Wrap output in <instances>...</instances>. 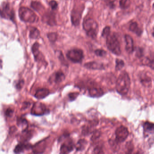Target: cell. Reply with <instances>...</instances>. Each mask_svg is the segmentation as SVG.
<instances>
[{"label":"cell","mask_w":154,"mask_h":154,"mask_svg":"<svg viewBox=\"0 0 154 154\" xmlns=\"http://www.w3.org/2000/svg\"><path fill=\"white\" fill-rule=\"evenodd\" d=\"M140 82L144 86L146 87H149L151 86V79L147 75L142 74L140 75Z\"/></svg>","instance_id":"cell-22"},{"label":"cell","mask_w":154,"mask_h":154,"mask_svg":"<svg viewBox=\"0 0 154 154\" xmlns=\"http://www.w3.org/2000/svg\"><path fill=\"white\" fill-rule=\"evenodd\" d=\"M131 81L128 74L126 72H122L118 77L116 82V89L121 95L128 94L130 87Z\"/></svg>","instance_id":"cell-1"},{"label":"cell","mask_w":154,"mask_h":154,"mask_svg":"<svg viewBox=\"0 0 154 154\" xmlns=\"http://www.w3.org/2000/svg\"><path fill=\"white\" fill-rule=\"evenodd\" d=\"M136 55L139 57H142L143 56V50L142 48H138L137 51Z\"/></svg>","instance_id":"cell-38"},{"label":"cell","mask_w":154,"mask_h":154,"mask_svg":"<svg viewBox=\"0 0 154 154\" xmlns=\"http://www.w3.org/2000/svg\"><path fill=\"white\" fill-rule=\"evenodd\" d=\"M84 66L87 69L91 70H103L104 69V66L102 63L96 62H91L86 63Z\"/></svg>","instance_id":"cell-15"},{"label":"cell","mask_w":154,"mask_h":154,"mask_svg":"<svg viewBox=\"0 0 154 154\" xmlns=\"http://www.w3.org/2000/svg\"><path fill=\"white\" fill-rule=\"evenodd\" d=\"M79 95V93H72L69 94V98L70 100L71 101L74 100H75L76 99V98L78 97Z\"/></svg>","instance_id":"cell-36"},{"label":"cell","mask_w":154,"mask_h":154,"mask_svg":"<svg viewBox=\"0 0 154 154\" xmlns=\"http://www.w3.org/2000/svg\"><path fill=\"white\" fill-rule=\"evenodd\" d=\"M141 63L144 65L149 66L154 70V60L149 59L148 57H145L142 59Z\"/></svg>","instance_id":"cell-25"},{"label":"cell","mask_w":154,"mask_h":154,"mask_svg":"<svg viewBox=\"0 0 154 154\" xmlns=\"http://www.w3.org/2000/svg\"><path fill=\"white\" fill-rule=\"evenodd\" d=\"M50 94L49 90L46 88H41L37 90L35 94V97L38 100L44 99L48 96Z\"/></svg>","instance_id":"cell-16"},{"label":"cell","mask_w":154,"mask_h":154,"mask_svg":"<svg viewBox=\"0 0 154 154\" xmlns=\"http://www.w3.org/2000/svg\"><path fill=\"white\" fill-rule=\"evenodd\" d=\"M83 28L86 32V35L92 39L97 37L99 32V26L98 23L93 19H85L83 22Z\"/></svg>","instance_id":"cell-2"},{"label":"cell","mask_w":154,"mask_h":154,"mask_svg":"<svg viewBox=\"0 0 154 154\" xmlns=\"http://www.w3.org/2000/svg\"><path fill=\"white\" fill-rule=\"evenodd\" d=\"M49 112V110L47 109L45 104L42 103H35L31 109V113L36 116H42Z\"/></svg>","instance_id":"cell-8"},{"label":"cell","mask_w":154,"mask_h":154,"mask_svg":"<svg viewBox=\"0 0 154 154\" xmlns=\"http://www.w3.org/2000/svg\"><path fill=\"white\" fill-rule=\"evenodd\" d=\"M86 140L85 139H81L78 141L76 145V149L77 151H82L85 148L86 146Z\"/></svg>","instance_id":"cell-26"},{"label":"cell","mask_w":154,"mask_h":154,"mask_svg":"<svg viewBox=\"0 0 154 154\" xmlns=\"http://www.w3.org/2000/svg\"><path fill=\"white\" fill-rule=\"evenodd\" d=\"M129 135L128 128L124 126L119 127L115 131L116 140L118 142H122L128 137Z\"/></svg>","instance_id":"cell-9"},{"label":"cell","mask_w":154,"mask_h":154,"mask_svg":"<svg viewBox=\"0 0 154 154\" xmlns=\"http://www.w3.org/2000/svg\"><path fill=\"white\" fill-rule=\"evenodd\" d=\"M24 81L23 80H20L16 84V88L17 90H20L22 89V87L24 86Z\"/></svg>","instance_id":"cell-35"},{"label":"cell","mask_w":154,"mask_h":154,"mask_svg":"<svg viewBox=\"0 0 154 154\" xmlns=\"http://www.w3.org/2000/svg\"><path fill=\"white\" fill-rule=\"evenodd\" d=\"M54 82L56 84H59L63 82L65 79L64 74L62 72H57L54 76Z\"/></svg>","instance_id":"cell-21"},{"label":"cell","mask_w":154,"mask_h":154,"mask_svg":"<svg viewBox=\"0 0 154 154\" xmlns=\"http://www.w3.org/2000/svg\"><path fill=\"white\" fill-rule=\"evenodd\" d=\"M84 8V5L82 4L74 7L72 10L71 15V21L72 24L75 26H78L80 25Z\"/></svg>","instance_id":"cell-5"},{"label":"cell","mask_w":154,"mask_h":154,"mask_svg":"<svg viewBox=\"0 0 154 154\" xmlns=\"http://www.w3.org/2000/svg\"><path fill=\"white\" fill-rule=\"evenodd\" d=\"M110 34V27L109 26H106L102 32L101 36L103 37L106 38Z\"/></svg>","instance_id":"cell-31"},{"label":"cell","mask_w":154,"mask_h":154,"mask_svg":"<svg viewBox=\"0 0 154 154\" xmlns=\"http://www.w3.org/2000/svg\"><path fill=\"white\" fill-rule=\"evenodd\" d=\"M40 35V31L37 28L33 27L29 30V37L31 39H38Z\"/></svg>","instance_id":"cell-23"},{"label":"cell","mask_w":154,"mask_h":154,"mask_svg":"<svg viewBox=\"0 0 154 154\" xmlns=\"http://www.w3.org/2000/svg\"><path fill=\"white\" fill-rule=\"evenodd\" d=\"M42 20L44 22L52 26L56 25L55 15L52 11H48L43 15Z\"/></svg>","instance_id":"cell-10"},{"label":"cell","mask_w":154,"mask_h":154,"mask_svg":"<svg viewBox=\"0 0 154 154\" xmlns=\"http://www.w3.org/2000/svg\"><path fill=\"white\" fill-rule=\"evenodd\" d=\"M49 5L53 10H55L58 7L57 2L54 0H52L49 2Z\"/></svg>","instance_id":"cell-33"},{"label":"cell","mask_w":154,"mask_h":154,"mask_svg":"<svg viewBox=\"0 0 154 154\" xmlns=\"http://www.w3.org/2000/svg\"><path fill=\"white\" fill-rule=\"evenodd\" d=\"M153 7H154V4H153Z\"/></svg>","instance_id":"cell-42"},{"label":"cell","mask_w":154,"mask_h":154,"mask_svg":"<svg viewBox=\"0 0 154 154\" xmlns=\"http://www.w3.org/2000/svg\"><path fill=\"white\" fill-rule=\"evenodd\" d=\"M74 145L72 140H67L61 146L60 153L68 154L73 150Z\"/></svg>","instance_id":"cell-11"},{"label":"cell","mask_w":154,"mask_h":154,"mask_svg":"<svg viewBox=\"0 0 154 154\" xmlns=\"http://www.w3.org/2000/svg\"><path fill=\"white\" fill-rule=\"evenodd\" d=\"M29 103H27L26 102L25 103H24L23 104V107H22V109H26L27 108H28V107Z\"/></svg>","instance_id":"cell-39"},{"label":"cell","mask_w":154,"mask_h":154,"mask_svg":"<svg viewBox=\"0 0 154 154\" xmlns=\"http://www.w3.org/2000/svg\"><path fill=\"white\" fill-rule=\"evenodd\" d=\"M18 123L19 125H20L21 126H22L23 128L24 127H25L27 129L28 127V123L26 119H20V120H19Z\"/></svg>","instance_id":"cell-34"},{"label":"cell","mask_w":154,"mask_h":154,"mask_svg":"<svg viewBox=\"0 0 154 154\" xmlns=\"http://www.w3.org/2000/svg\"><path fill=\"white\" fill-rule=\"evenodd\" d=\"M124 66V62L123 60L120 59H116V69L120 70Z\"/></svg>","instance_id":"cell-30"},{"label":"cell","mask_w":154,"mask_h":154,"mask_svg":"<svg viewBox=\"0 0 154 154\" xmlns=\"http://www.w3.org/2000/svg\"><path fill=\"white\" fill-rule=\"evenodd\" d=\"M104 1H108V0H104Z\"/></svg>","instance_id":"cell-41"},{"label":"cell","mask_w":154,"mask_h":154,"mask_svg":"<svg viewBox=\"0 0 154 154\" xmlns=\"http://www.w3.org/2000/svg\"><path fill=\"white\" fill-rule=\"evenodd\" d=\"M45 141L43 140L39 143L36 144L32 147L33 152L35 153H43L45 149Z\"/></svg>","instance_id":"cell-20"},{"label":"cell","mask_w":154,"mask_h":154,"mask_svg":"<svg viewBox=\"0 0 154 154\" xmlns=\"http://www.w3.org/2000/svg\"><path fill=\"white\" fill-rule=\"evenodd\" d=\"M129 29L131 31L135 33L138 36H140L143 32L142 30L139 27L137 23L136 22H132L130 24Z\"/></svg>","instance_id":"cell-19"},{"label":"cell","mask_w":154,"mask_h":154,"mask_svg":"<svg viewBox=\"0 0 154 154\" xmlns=\"http://www.w3.org/2000/svg\"><path fill=\"white\" fill-rule=\"evenodd\" d=\"M106 45L108 49L114 54L119 56L121 54L120 44L114 34H110L106 37Z\"/></svg>","instance_id":"cell-4"},{"label":"cell","mask_w":154,"mask_h":154,"mask_svg":"<svg viewBox=\"0 0 154 154\" xmlns=\"http://www.w3.org/2000/svg\"><path fill=\"white\" fill-rule=\"evenodd\" d=\"M23 135H22V137H21V139L22 140V141H27L30 138L32 137V132H30L29 131H27V129L26 130L23 131Z\"/></svg>","instance_id":"cell-28"},{"label":"cell","mask_w":154,"mask_h":154,"mask_svg":"<svg viewBox=\"0 0 154 154\" xmlns=\"http://www.w3.org/2000/svg\"><path fill=\"white\" fill-rule=\"evenodd\" d=\"M94 54L97 56L103 57L106 55L107 52L105 50H103V49H96L94 51Z\"/></svg>","instance_id":"cell-32"},{"label":"cell","mask_w":154,"mask_h":154,"mask_svg":"<svg viewBox=\"0 0 154 154\" xmlns=\"http://www.w3.org/2000/svg\"><path fill=\"white\" fill-rule=\"evenodd\" d=\"M31 7L39 13H41L45 9V7L38 2L32 1L31 3Z\"/></svg>","instance_id":"cell-24"},{"label":"cell","mask_w":154,"mask_h":154,"mask_svg":"<svg viewBox=\"0 0 154 154\" xmlns=\"http://www.w3.org/2000/svg\"><path fill=\"white\" fill-rule=\"evenodd\" d=\"M144 133L146 135L154 134V123L146 122L143 124Z\"/></svg>","instance_id":"cell-17"},{"label":"cell","mask_w":154,"mask_h":154,"mask_svg":"<svg viewBox=\"0 0 154 154\" xmlns=\"http://www.w3.org/2000/svg\"><path fill=\"white\" fill-rule=\"evenodd\" d=\"M13 113H14V111L11 108H8L5 112V114L8 117H12V115H13Z\"/></svg>","instance_id":"cell-37"},{"label":"cell","mask_w":154,"mask_h":154,"mask_svg":"<svg viewBox=\"0 0 154 154\" xmlns=\"http://www.w3.org/2000/svg\"><path fill=\"white\" fill-rule=\"evenodd\" d=\"M131 4V0H120L119 2L120 7L122 9H127L129 8Z\"/></svg>","instance_id":"cell-27"},{"label":"cell","mask_w":154,"mask_h":154,"mask_svg":"<svg viewBox=\"0 0 154 154\" xmlns=\"http://www.w3.org/2000/svg\"><path fill=\"white\" fill-rule=\"evenodd\" d=\"M66 57L71 62L75 63H81L84 57L83 51L79 48H73L67 52Z\"/></svg>","instance_id":"cell-6"},{"label":"cell","mask_w":154,"mask_h":154,"mask_svg":"<svg viewBox=\"0 0 154 154\" xmlns=\"http://www.w3.org/2000/svg\"><path fill=\"white\" fill-rule=\"evenodd\" d=\"M152 35H153V37H154V31H153V33H152Z\"/></svg>","instance_id":"cell-40"},{"label":"cell","mask_w":154,"mask_h":154,"mask_svg":"<svg viewBox=\"0 0 154 154\" xmlns=\"http://www.w3.org/2000/svg\"><path fill=\"white\" fill-rule=\"evenodd\" d=\"M39 46L40 45L38 42H35L32 47V53L36 62L43 60L44 58L43 54L39 50Z\"/></svg>","instance_id":"cell-12"},{"label":"cell","mask_w":154,"mask_h":154,"mask_svg":"<svg viewBox=\"0 0 154 154\" xmlns=\"http://www.w3.org/2000/svg\"><path fill=\"white\" fill-rule=\"evenodd\" d=\"M49 41L52 43H55L57 40L58 38V35L57 33L54 32H51L48 33L47 35Z\"/></svg>","instance_id":"cell-29"},{"label":"cell","mask_w":154,"mask_h":154,"mask_svg":"<svg viewBox=\"0 0 154 154\" xmlns=\"http://www.w3.org/2000/svg\"><path fill=\"white\" fill-rule=\"evenodd\" d=\"M125 38V49L128 54H131L134 51V42L133 38L129 35H126L124 37Z\"/></svg>","instance_id":"cell-13"},{"label":"cell","mask_w":154,"mask_h":154,"mask_svg":"<svg viewBox=\"0 0 154 154\" xmlns=\"http://www.w3.org/2000/svg\"><path fill=\"white\" fill-rule=\"evenodd\" d=\"M1 17L15 23V12L8 2H4L1 8Z\"/></svg>","instance_id":"cell-7"},{"label":"cell","mask_w":154,"mask_h":154,"mask_svg":"<svg viewBox=\"0 0 154 154\" xmlns=\"http://www.w3.org/2000/svg\"><path fill=\"white\" fill-rule=\"evenodd\" d=\"M88 93L91 97L97 98L102 96L103 94V91L100 87H92L88 90Z\"/></svg>","instance_id":"cell-14"},{"label":"cell","mask_w":154,"mask_h":154,"mask_svg":"<svg viewBox=\"0 0 154 154\" xmlns=\"http://www.w3.org/2000/svg\"><path fill=\"white\" fill-rule=\"evenodd\" d=\"M31 147V146L29 144H26V143H20L18 144L15 149L14 152L15 153H20L23 152L26 149H29Z\"/></svg>","instance_id":"cell-18"},{"label":"cell","mask_w":154,"mask_h":154,"mask_svg":"<svg viewBox=\"0 0 154 154\" xmlns=\"http://www.w3.org/2000/svg\"><path fill=\"white\" fill-rule=\"evenodd\" d=\"M19 16L20 20L26 23H34L38 21V17L29 8L22 7L19 9Z\"/></svg>","instance_id":"cell-3"}]
</instances>
